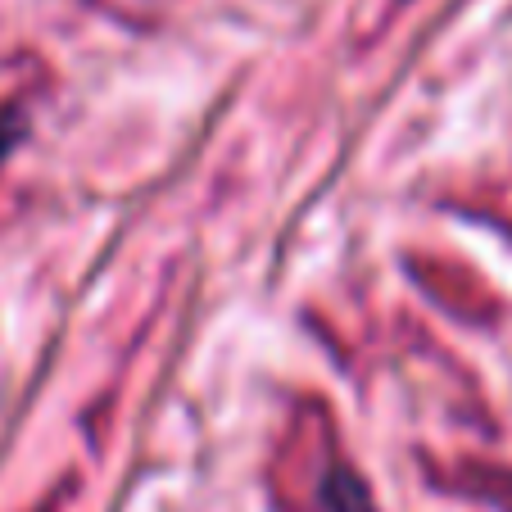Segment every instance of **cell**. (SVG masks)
Here are the masks:
<instances>
[{"mask_svg": "<svg viewBox=\"0 0 512 512\" xmlns=\"http://www.w3.org/2000/svg\"><path fill=\"white\" fill-rule=\"evenodd\" d=\"M19 136H23V123L10 114V109H5V114H0V159L10 155V145L19 141Z\"/></svg>", "mask_w": 512, "mask_h": 512, "instance_id": "cell-1", "label": "cell"}]
</instances>
